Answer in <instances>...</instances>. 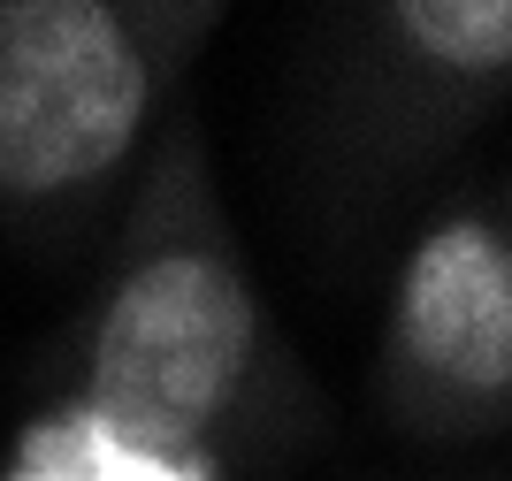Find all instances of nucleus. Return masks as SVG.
I'll return each mask as SVG.
<instances>
[{"label": "nucleus", "instance_id": "nucleus-1", "mask_svg": "<svg viewBox=\"0 0 512 481\" xmlns=\"http://www.w3.org/2000/svg\"><path fill=\"white\" fill-rule=\"evenodd\" d=\"M39 398L184 443L230 481H268L329 436L337 405L260 291L192 107L92 252V291L46 352Z\"/></svg>", "mask_w": 512, "mask_h": 481}, {"label": "nucleus", "instance_id": "nucleus-2", "mask_svg": "<svg viewBox=\"0 0 512 481\" xmlns=\"http://www.w3.org/2000/svg\"><path fill=\"white\" fill-rule=\"evenodd\" d=\"M222 23L214 0H0V237L100 252Z\"/></svg>", "mask_w": 512, "mask_h": 481}, {"label": "nucleus", "instance_id": "nucleus-3", "mask_svg": "<svg viewBox=\"0 0 512 481\" xmlns=\"http://www.w3.org/2000/svg\"><path fill=\"white\" fill-rule=\"evenodd\" d=\"M512 100V0L321 8L299 92V176L321 222H375Z\"/></svg>", "mask_w": 512, "mask_h": 481}, {"label": "nucleus", "instance_id": "nucleus-4", "mask_svg": "<svg viewBox=\"0 0 512 481\" xmlns=\"http://www.w3.org/2000/svg\"><path fill=\"white\" fill-rule=\"evenodd\" d=\"M375 428L421 451H497L512 428V207L505 176L444 191L383 275L367 359Z\"/></svg>", "mask_w": 512, "mask_h": 481}, {"label": "nucleus", "instance_id": "nucleus-5", "mask_svg": "<svg viewBox=\"0 0 512 481\" xmlns=\"http://www.w3.org/2000/svg\"><path fill=\"white\" fill-rule=\"evenodd\" d=\"M0 481H230V474L199 451H184V443L123 428L92 405L39 398L8 443V459H0Z\"/></svg>", "mask_w": 512, "mask_h": 481}]
</instances>
